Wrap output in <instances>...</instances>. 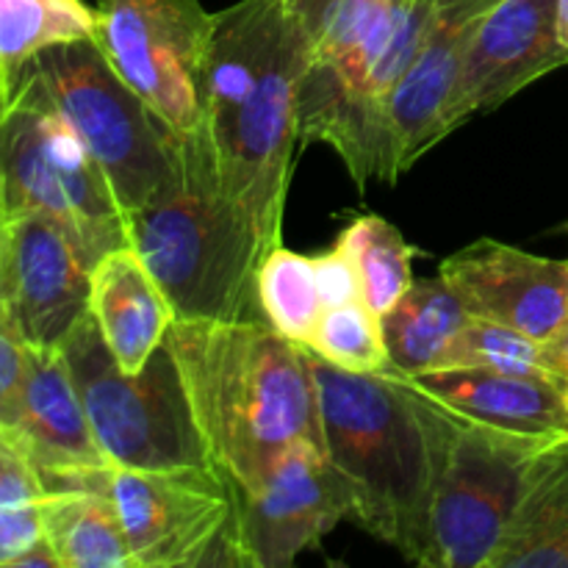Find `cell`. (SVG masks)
<instances>
[{
	"label": "cell",
	"instance_id": "23",
	"mask_svg": "<svg viewBox=\"0 0 568 568\" xmlns=\"http://www.w3.org/2000/svg\"><path fill=\"white\" fill-rule=\"evenodd\" d=\"M336 247H342L353 264L361 297L375 314L383 316L386 311H392L397 300L414 286L410 261H414L416 250L383 216H358L338 236Z\"/></svg>",
	"mask_w": 568,
	"mask_h": 568
},
{
	"label": "cell",
	"instance_id": "10",
	"mask_svg": "<svg viewBox=\"0 0 568 568\" xmlns=\"http://www.w3.org/2000/svg\"><path fill=\"white\" fill-rule=\"evenodd\" d=\"M214 14L200 0H98L94 42L172 133L197 131Z\"/></svg>",
	"mask_w": 568,
	"mask_h": 568
},
{
	"label": "cell",
	"instance_id": "14",
	"mask_svg": "<svg viewBox=\"0 0 568 568\" xmlns=\"http://www.w3.org/2000/svg\"><path fill=\"white\" fill-rule=\"evenodd\" d=\"M438 275L477 320L555 342L568 316V258H544L480 239L442 261Z\"/></svg>",
	"mask_w": 568,
	"mask_h": 568
},
{
	"label": "cell",
	"instance_id": "19",
	"mask_svg": "<svg viewBox=\"0 0 568 568\" xmlns=\"http://www.w3.org/2000/svg\"><path fill=\"white\" fill-rule=\"evenodd\" d=\"M103 466L42 475V527L61 568H131L125 532L100 483Z\"/></svg>",
	"mask_w": 568,
	"mask_h": 568
},
{
	"label": "cell",
	"instance_id": "30",
	"mask_svg": "<svg viewBox=\"0 0 568 568\" xmlns=\"http://www.w3.org/2000/svg\"><path fill=\"white\" fill-rule=\"evenodd\" d=\"M42 541V503L0 514V566L17 568L20 560Z\"/></svg>",
	"mask_w": 568,
	"mask_h": 568
},
{
	"label": "cell",
	"instance_id": "24",
	"mask_svg": "<svg viewBox=\"0 0 568 568\" xmlns=\"http://www.w3.org/2000/svg\"><path fill=\"white\" fill-rule=\"evenodd\" d=\"M94 37V9L83 0H0V72L14 75L33 55Z\"/></svg>",
	"mask_w": 568,
	"mask_h": 568
},
{
	"label": "cell",
	"instance_id": "13",
	"mask_svg": "<svg viewBox=\"0 0 568 568\" xmlns=\"http://www.w3.org/2000/svg\"><path fill=\"white\" fill-rule=\"evenodd\" d=\"M555 9L558 0H497L480 17L444 111L447 136L471 116L508 103L538 78L568 67Z\"/></svg>",
	"mask_w": 568,
	"mask_h": 568
},
{
	"label": "cell",
	"instance_id": "12",
	"mask_svg": "<svg viewBox=\"0 0 568 568\" xmlns=\"http://www.w3.org/2000/svg\"><path fill=\"white\" fill-rule=\"evenodd\" d=\"M92 270L87 250L61 222L42 214L6 216L0 305L28 347H61L89 314Z\"/></svg>",
	"mask_w": 568,
	"mask_h": 568
},
{
	"label": "cell",
	"instance_id": "21",
	"mask_svg": "<svg viewBox=\"0 0 568 568\" xmlns=\"http://www.w3.org/2000/svg\"><path fill=\"white\" fill-rule=\"evenodd\" d=\"M381 320L394 369L405 377H419L444 369L449 349L469 325L471 314L438 275L433 281H414Z\"/></svg>",
	"mask_w": 568,
	"mask_h": 568
},
{
	"label": "cell",
	"instance_id": "35",
	"mask_svg": "<svg viewBox=\"0 0 568 568\" xmlns=\"http://www.w3.org/2000/svg\"><path fill=\"white\" fill-rule=\"evenodd\" d=\"M566 405H568V377H566Z\"/></svg>",
	"mask_w": 568,
	"mask_h": 568
},
{
	"label": "cell",
	"instance_id": "31",
	"mask_svg": "<svg viewBox=\"0 0 568 568\" xmlns=\"http://www.w3.org/2000/svg\"><path fill=\"white\" fill-rule=\"evenodd\" d=\"M549 349H552L555 361H558V366L564 369V375L568 377V316H566L564 327H560V333L555 336V342H549Z\"/></svg>",
	"mask_w": 568,
	"mask_h": 568
},
{
	"label": "cell",
	"instance_id": "27",
	"mask_svg": "<svg viewBox=\"0 0 568 568\" xmlns=\"http://www.w3.org/2000/svg\"><path fill=\"white\" fill-rule=\"evenodd\" d=\"M314 50V64H333L372 37L392 0H281Z\"/></svg>",
	"mask_w": 568,
	"mask_h": 568
},
{
	"label": "cell",
	"instance_id": "26",
	"mask_svg": "<svg viewBox=\"0 0 568 568\" xmlns=\"http://www.w3.org/2000/svg\"><path fill=\"white\" fill-rule=\"evenodd\" d=\"M308 349L336 369L355 375L394 369L383 338L381 314H375L361 297L327 308L311 336Z\"/></svg>",
	"mask_w": 568,
	"mask_h": 568
},
{
	"label": "cell",
	"instance_id": "9",
	"mask_svg": "<svg viewBox=\"0 0 568 568\" xmlns=\"http://www.w3.org/2000/svg\"><path fill=\"white\" fill-rule=\"evenodd\" d=\"M100 483L120 516L131 568L236 566V491L216 466L125 469L105 464Z\"/></svg>",
	"mask_w": 568,
	"mask_h": 568
},
{
	"label": "cell",
	"instance_id": "18",
	"mask_svg": "<svg viewBox=\"0 0 568 568\" xmlns=\"http://www.w3.org/2000/svg\"><path fill=\"white\" fill-rule=\"evenodd\" d=\"M408 381L444 408L505 430L530 436L568 433L566 392L552 381L483 369H442Z\"/></svg>",
	"mask_w": 568,
	"mask_h": 568
},
{
	"label": "cell",
	"instance_id": "22",
	"mask_svg": "<svg viewBox=\"0 0 568 568\" xmlns=\"http://www.w3.org/2000/svg\"><path fill=\"white\" fill-rule=\"evenodd\" d=\"M255 300H258L261 320L272 331L300 347H308L325 314L316 255L294 253L283 247V242L272 247L255 272Z\"/></svg>",
	"mask_w": 568,
	"mask_h": 568
},
{
	"label": "cell",
	"instance_id": "16",
	"mask_svg": "<svg viewBox=\"0 0 568 568\" xmlns=\"http://www.w3.org/2000/svg\"><path fill=\"white\" fill-rule=\"evenodd\" d=\"M39 475L105 466L61 347H31L9 430Z\"/></svg>",
	"mask_w": 568,
	"mask_h": 568
},
{
	"label": "cell",
	"instance_id": "5",
	"mask_svg": "<svg viewBox=\"0 0 568 568\" xmlns=\"http://www.w3.org/2000/svg\"><path fill=\"white\" fill-rule=\"evenodd\" d=\"M414 392L430 433L433 458L430 525L422 566L488 568L514 519L530 466L555 436L505 430L455 414L419 388Z\"/></svg>",
	"mask_w": 568,
	"mask_h": 568
},
{
	"label": "cell",
	"instance_id": "7",
	"mask_svg": "<svg viewBox=\"0 0 568 568\" xmlns=\"http://www.w3.org/2000/svg\"><path fill=\"white\" fill-rule=\"evenodd\" d=\"M61 353L105 464L125 469L211 464L166 338L144 369L125 372L87 314L64 338Z\"/></svg>",
	"mask_w": 568,
	"mask_h": 568
},
{
	"label": "cell",
	"instance_id": "6",
	"mask_svg": "<svg viewBox=\"0 0 568 568\" xmlns=\"http://www.w3.org/2000/svg\"><path fill=\"white\" fill-rule=\"evenodd\" d=\"M0 203L6 216L42 214L61 222L92 264L131 247L109 178L26 67L17 70L0 111Z\"/></svg>",
	"mask_w": 568,
	"mask_h": 568
},
{
	"label": "cell",
	"instance_id": "34",
	"mask_svg": "<svg viewBox=\"0 0 568 568\" xmlns=\"http://www.w3.org/2000/svg\"><path fill=\"white\" fill-rule=\"evenodd\" d=\"M3 236H6V214H3V203H0V261H3Z\"/></svg>",
	"mask_w": 568,
	"mask_h": 568
},
{
	"label": "cell",
	"instance_id": "3",
	"mask_svg": "<svg viewBox=\"0 0 568 568\" xmlns=\"http://www.w3.org/2000/svg\"><path fill=\"white\" fill-rule=\"evenodd\" d=\"M308 349V347H305ZM327 458L347 483L353 519L422 566L430 525V433L397 369L355 375L308 349Z\"/></svg>",
	"mask_w": 568,
	"mask_h": 568
},
{
	"label": "cell",
	"instance_id": "1",
	"mask_svg": "<svg viewBox=\"0 0 568 568\" xmlns=\"http://www.w3.org/2000/svg\"><path fill=\"white\" fill-rule=\"evenodd\" d=\"M311 64L308 37L281 0H239L214 14L200 131L222 192L247 216L264 255L281 244Z\"/></svg>",
	"mask_w": 568,
	"mask_h": 568
},
{
	"label": "cell",
	"instance_id": "11",
	"mask_svg": "<svg viewBox=\"0 0 568 568\" xmlns=\"http://www.w3.org/2000/svg\"><path fill=\"white\" fill-rule=\"evenodd\" d=\"M349 514V488L325 449L294 442L253 488L236 491V568H288Z\"/></svg>",
	"mask_w": 568,
	"mask_h": 568
},
{
	"label": "cell",
	"instance_id": "25",
	"mask_svg": "<svg viewBox=\"0 0 568 568\" xmlns=\"http://www.w3.org/2000/svg\"><path fill=\"white\" fill-rule=\"evenodd\" d=\"M444 369H483L514 377H536V381L558 383L566 392V375L547 342L477 316H471L469 325L458 333Z\"/></svg>",
	"mask_w": 568,
	"mask_h": 568
},
{
	"label": "cell",
	"instance_id": "17",
	"mask_svg": "<svg viewBox=\"0 0 568 568\" xmlns=\"http://www.w3.org/2000/svg\"><path fill=\"white\" fill-rule=\"evenodd\" d=\"M89 314L125 372L144 369L175 322L164 288L133 247L114 250L94 264Z\"/></svg>",
	"mask_w": 568,
	"mask_h": 568
},
{
	"label": "cell",
	"instance_id": "33",
	"mask_svg": "<svg viewBox=\"0 0 568 568\" xmlns=\"http://www.w3.org/2000/svg\"><path fill=\"white\" fill-rule=\"evenodd\" d=\"M14 75H17V72H14ZM14 75H9V72H0V111H3L6 100H9L11 87H14Z\"/></svg>",
	"mask_w": 568,
	"mask_h": 568
},
{
	"label": "cell",
	"instance_id": "15",
	"mask_svg": "<svg viewBox=\"0 0 568 568\" xmlns=\"http://www.w3.org/2000/svg\"><path fill=\"white\" fill-rule=\"evenodd\" d=\"M497 0H466L427 37L408 70L399 75L383 103L392 181L408 172L433 144L447 136L444 111L464 67L466 48L477 22Z\"/></svg>",
	"mask_w": 568,
	"mask_h": 568
},
{
	"label": "cell",
	"instance_id": "20",
	"mask_svg": "<svg viewBox=\"0 0 568 568\" xmlns=\"http://www.w3.org/2000/svg\"><path fill=\"white\" fill-rule=\"evenodd\" d=\"M488 568H568V433L538 453Z\"/></svg>",
	"mask_w": 568,
	"mask_h": 568
},
{
	"label": "cell",
	"instance_id": "4",
	"mask_svg": "<svg viewBox=\"0 0 568 568\" xmlns=\"http://www.w3.org/2000/svg\"><path fill=\"white\" fill-rule=\"evenodd\" d=\"M136 250L170 300L175 320H255V272L264 247L222 192L205 133L175 139V161L159 192L125 216Z\"/></svg>",
	"mask_w": 568,
	"mask_h": 568
},
{
	"label": "cell",
	"instance_id": "32",
	"mask_svg": "<svg viewBox=\"0 0 568 568\" xmlns=\"http://www.w3.org/2000/svg\"><path fill=\"white\" fill-rule=\"evenodd\" d=\"M555 28H558L560 44L568 48V0H558V9H555Z\"/></svg>",
	"mask_w": 568,
	"mask_h": 568
},
{
	"label": "cell",
	"instance_id": "8",
	"mask_svg": "<svg viewBox=\"0 0 568 568\" xmlns=\"http://www.w3.org/2000/svg\"><path fill=\"white\" fill-rule=\"evenodd\" d=\"M26 72L98 161L122 214L142 209L170 175L178 133L116 75L94 37L42 50Z\"/></svg>",
	"mask_w": 568,
	"mask_h": 568
},
{
	"label": "cell",
	"instance_id": "29",
	"mask_svg": "<svg viewBox=\"0 0 568 568\" xmlns=\"http://www.w3.org/2000/svg\"><path fill=\"white\" fill-rule=\"evenodd\" d=\"M28 353L31 347L22 338L20 327L0 305V430H9L14 422L22 381L28 372Z\"/></svg>",
	"mask_w": 568,
	"mask_h": 568
},
{
	"label": "cell",
	"instance_id": "28",
	"mask_svg": "<svg viewBox=\"0 0 568 568\" xmlns=\"http://www.w3.org/2000/svg\"><path fill=\"white\" fill-rule=\"evenodd\" d=\"M44 499V483L37 464L6 430H0V514L3 510L39 505Z\"/></svg>",
	"mask_w": 568,
	"mask_h": 568
},
{
	"label": "cell",
	"instance_id": "2",
	"mask_svg": "<svg viewBox=\"0 0 568 568\" xmlns=\"http://www.w3.org/2000/svg\"><path fill=\"white\" fill-rule=\"evenodd\" d=\"M166 347L211 464L236 491L253 488L294 442L325 449L308 349L264 320H175Z\"/></svg>",
	"mask_w": 568,
	"mask_h": 568
}]
</instances>
